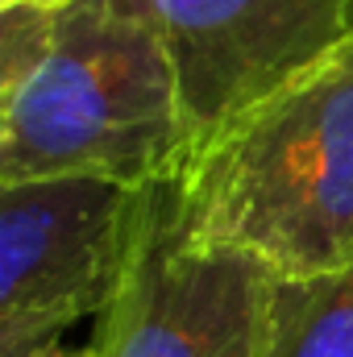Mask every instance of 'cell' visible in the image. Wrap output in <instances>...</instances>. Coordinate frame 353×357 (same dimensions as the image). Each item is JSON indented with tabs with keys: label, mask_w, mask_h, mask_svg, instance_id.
Returning a JSON list of instances; mask_svg holds the SVG:
<instances>
[{
	"label": "cell",
	"mask_w": 353,
	"mask_h": 357,
	"mask_svg": "<svg viewBox=\"0 0 353 357\" xmlns=\"http://www.w3.org/2000/svg\"><path fill=\"white\" fill-rule=\"evenodd\" d=\"M195 154L175 59L142 0L0 13V183L179 178Z\"/></svg>",
	"instance_id": "cell-1"
},
{
	"label": "cell",
	"mask_w": 353,
	"mask_h": 357,
	"mask_svg": "<svg viewBox=\"0 0 353 357\" xmlns=\"http://www.w3.org/2000/svg\"><path fill=\"white\" fill-rule=\"evenodd\" d=\"M171 195L187 241L278 282L353 266V29L204 137Z\"/></svg>",
	"instance_id": "cell-2"
},
{
	"label": "cell",
	"mask_w": 353,
	"mask_h": 357,
	"mask_svg": "<svg viewBox=\"0 0 353 357\" xmlns=\"http://www.w3.org/2000/svg\"><path fill=\"white\" fill-rule=\"evenodd\" d=\"M142 187L100 175L0 183V357H29L121 291Z\"/></svg>",
	"instance_id": "cell-3"
},
{
	"label": "cell",
	"mask_w": 353,
	"mask_h": 357,
	"mask_svg": "<svg viewBox=\"0 0 353 357\" xmlns=\"http://www.w3.org/2000/svg\"><path fill=\"white\" fill-rule=\"evenodd\" d=\"M278 278L195 245L175 220L171 178L142 187L129 266L100 316V357H262Z\"/></svg>",
	"instance_id": "cell-4"
},
{
	"label": "cell",
	"mask_w": 353,
	"mask_h": 357,
	"mask_svg": "<svg viewBox=\"0 0 353 357\" xmlns=\"http://www.w3.org/2000/svg\"><path fill=\"white\" fill-rule=\"evenodd\" d=\"M175 59L195 146L353 29V0H142Z\"/></svg>",
	"instance_id": "cell-5"
},
{
	"label": "cell",
	"mask_w": 353,
	"mask_h": 357,
	"mask_svg": "<svg viewBox=\"0 0 353 357\" xmlns=\"http://www.w3.org/2000/svg\"><path fill=\"white\" fill-rule=\"evenodd\" d=\"M262 357H353V266L278 282Z\"/></svg>",
	"instance_id": "cell-6"
},
{
	"label": "cell",
	"mask_w": 353,
	"mask_h": 357,
	"mask_svg": "<svg viewBox=\"0 0 353 357\" xmlns=\"http://www.w3.org/2000/svg\"><path fill=\"white\" fill-rule=\"evenodd\" d=\"M29 357H100V349H96V341H91V345H84V349H67V345H42V349H33Z\"/></svg>",
	"instance_id": "cell-7"
},
{
	"label": "cell",
	"mask_w": 353,
	"mask_h": 357,
	"mask_svg": "<svg viewBox=\"0 0 353 357\" xmlns=\"http://www.w3.org/2000/svg\"><path fill=\"white\" fill-rule=\"evenodd\" d=\"M63 4H75V0H0V13L4 8H63Z\"/></svg>",
	"instance_id": "cell-8"
}]
</instances>
